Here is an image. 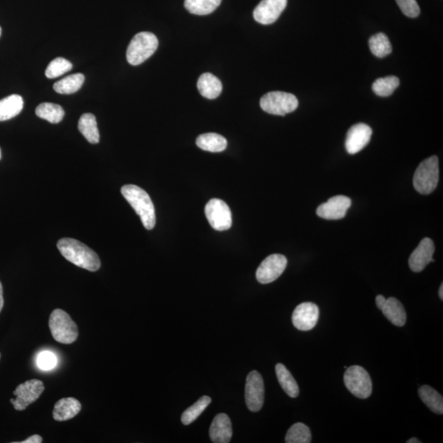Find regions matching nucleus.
Instances as JSON below:
<instances>
[{"label": "nucleus", "mask_w": 443, "mask_h": 443, "mask_svg": "<svg viewBox=\"0 0 443 443\" xmlns=\"http://www.w3.org/2000/svg\"><path fill=\"white\" fill-rule=\"evenodd\" d=\"M80 133L90 143L97 144L99 142V133L97 119L92 114H84L80 116L78 122Z\"/></svg>", "instance_id": "obj_23"}, {"label": "nucleus", "mask_w": 443, "mask_h": 443, "mask_svg": "<svg viewBox=\"0 0 443 443\" xmlns=\"http://www.w3.org/2000/svg\"><path fill=\"white\" fill-rule=\"evenodd\" d=\"M64 110L60 105L53 103H42L36 109V114L39 118L56 124L63 120Z\"/></svg>", "instance_id": "obj_28"}, {"label": "nucleus", "mask_w": 443, "mask_h": 443, "mask_svg": "<svg viewBox=\"0 0 443 443\" xmlns=\"http://www.w3.org/2000/svg\"><path fill=\"white\" fill-rule=\"evenodd\" d=\"M1 33H2V29L1 28H0V36H1Z\"/></svg>", "instance_id": "obj_42"}, {"label": "nucleus", "mask_w": 443, "mask_h": 443, "mask_svg": "<svg viewBox=\"0 0 443 443\" xmlns=\"http://www.w3.org/2000/svg\"><path fill=\"white\" fill-rule=\"evenodd\" d=\"M211 441L215 443L230 442L233 437V427L229 417L221 413L214 417L210 429Z\"/></svg>", "instance_id": "obj_17"}, {"label": "nucleus", "mask_w": 443, "mask_h": 443, "mask_svg": "<svg viewBox=\"0 0 443 443\" xmlns=\"http://www.w3.org/2000/svg\"><path fill=\"white\" fill-rule=\"evenodd\" d=\"M123 198L140 216L145 229L154 228L156 216L154 206L147 191L135 185H125L121 189Z\"/></svg>", "instance_id": "obj_2"}, {"label": "nucleus", "mask_w": 443, "mask_h": 443, "mask_svg": "<svg viewBox=\"0 0 443 443\" xmlns=\"http://www.w3.org/2000/svg\"><path fill=\"white\" fill-rule=\"evenodd\" d=\"M419 396L424 403L436 414L442 415V396L430 386H422L419 389Z\"/></svg>", "instance_id": "obj_25"}, {"label": "nucleus", "mask_w": 443, "mask_h": 443, "mask_svg": "<svg viewBox=\"0 0 443 443\" xmlns=\"http://www.w3.org/2000/svg\"><path fill=\"white\" fill-rule=\"evenodd\" d=\"M320 318L319 307L312 302H305L296 307L293 314V324L301 331L313 329Z\"/></svg>", "instance_id": "obj_12"}, {"label": "nucleus", "mask_w": 443, "mask_h": 443, "mask_svg": "<svg viewBox=\"0 0 443 443\" xmlns=\"http://www.w3.org/2000/svg\"><path fill=\"white\" fill-rule=\"evenodd\" d=\"M205 211L206 218L215 230L226 231L231 228L233 224L231 210L224 200H210L206 205Z\"/></svg>", "instance_id": "obj_9"}, {"label": "nucleus", "mask_w": 443, "mask_h": 443, "mask_svg": "<svg viewBox=\"0 0 443 443\" xmlns=\"http://www.w3.org/2000/svg\"><path fill=\"white\" fill-rule=\"evenodd\" d=\"M406 442L407 443H421V441L415 439H415H411L410 440H408Z\"/></svg>", "instance_id": "obj_39"}, {"label": "nucleus", "mask_w": 443, "mask_h": 443, "mask_svg": "<svg viewBox=\"0 0 443 443\" xmlns=\"http://www.w3.org/2000/svg\"><path fill=\"white\" fill-rule=\"evenodd\" d=\"M4 305V295H3V286L1 281H0V313H1L3 307Z\"/></svg>", "instance_id": "obj_38"}, {"label": "nucleus", "mask_w": 443, "mask_h": 443, "mask_svg": "<svg viewBox=\"0 0 443 443\" xmlns=\"http://www.w3.org/2000/svg\"><path fill=\"white\" fill-rule=\"evenodd\" d=\"M439 297L441 300H443V285L442 284L439 291Z\"/></svg>", "instance_id": "obj_40"}, {"label": "nucleus", "mask_w": 443, "mask_h": 443, "mask_svg": "<svg viewBox=\"0 0 443 443\" xmlns=\"http://www.w3.org/2000/svg\"><path fill=\"white\" fill-rule=\"evenodd\" d=\"M44 391L42 381L31 380L19 384L13 392L16 399H11L10 402L14 409L18 411L26 410L27 408L39 399Z\"/></svg>", "instance_id": "obj_8"}, {"label": "nucleus", "mask_w": 443, "mask_h": 443, "mask_svg": "<svg viewBox=\"0 0 443 443\" xmlns=\"http://www.w3.org/2000/svg\"><path fill=\"white\" fill-rule=\"evenodd\" d=\"M245 403L253 412H258L263 407L265 385L263 377L257 371H251L246 377Z\"/></svg>", "instance_id": "obj_11"}, {"label": "nucleus", "mask_w": 443, "mask_h": 443, "mask_svg": "<svg viewBox=\"0 0 443 443\" xmlns=\"http://www.w3.org/2000/svg\"><path fill=\"white\" fill-rule=\"evenodd\" d=\"M381 310L392 324L399 327L406 324V312L404 306L394 297H390V298L386 300L385 304Z\"/></svg>", "instance_id": "obj_19"}, {"label": "nucleus", "mask_w": 443, "mask_h": 443, "mask_svg": "<svg viewBox=\"0 0 443 443\" xmlns=\"http://www.w3.org/2000/svg\"><path fill=\"white\" fill-rule=\"evenodd\" d=\"M285 442L286 443L311 442V434L309 427L302 424V423H296L286 432Z\"/></svg>", "instance_id": "obj_32"}, {"label": "nucleus", "mask_w": 443, "mask_h": 443, "mask_svg": "<svg viewBox=\"0 0 443 443\" xmlns=\"http://www.w3.org/2000/svg\"><path fill=\"white\" fill-rule=\"evenodd\" d=\"M196 145L201 150L218 153L228 147V142L223 135L217 133H205L199 135L196 140Z\"/></svg>", "instance_id": "obj_22"}, {"label": "nucleus", "mask_w": 443, "mask_h": 443, "mask_svg": "<svg viewBox=\"0 0 443 443\" xmlns=\"http://www.w3.org/2000/svg\"><path fill=\"white\" fill-rule=\"evenodd\" d=\"M0 356H1V355H0Z\"/></svg>", "instance_id": "obj_43"}, {"label": "nucleus", "mask_w": 443, "mask_h": 443, "mask_svg": "<svg viewBox=\"0 0 443 443\" xmlns=\"http://www.w3.org/2000/svg\"><path fill=\"white\" fill-rule=\"evenodd\" d=\"M351 205V200L345 195H336L317 209L319 217L329 220L344 219Z\"/></svg>", "instance_id": "obj_14"}, {"label": "nucleus", "mask_w": 443, "mask_h": 443, "mask_svg": "<svg viewBox=\"0 0 443 443\" xmlns=\"http://www.w3.org/2000/svg\"><path fill=\"white\" fill-rule=\"evenodd\" d=\"M73 68V64L68 60L59 57L53 60L49 63L47 70H45V75L49 79H54L67 73Z\"/></svg>", "instance_id": "obj_33"}, {"label": "nucleus", "mask_w": 443, "mask_h": 443, "mask_svg": "<svg viewBox=\"0 0 443 443\" xmlns=\"http://www.w3.org/2000/svg\"><path fill=\"white\" fill-rule=\"evenodd\" d=\"M288 4V0H262L253 12L256 22L269 25L279 19Z\"/></svg>", "instance_id": "obj_13"}, {"label": "nucleus", "mask_w": 443, "mask_h": 443, "mask_svg": "<svg viewBox=\"0 0 443 443\" xmlns=\"http://www.w3.org/2000/svg\"><path fill=\"white\" fill-rule=\"evenodd\" d=\"M369 45L372 54L377 58H384L392 53L389 39L384 33H377L370 37Z\"/></svg>", "instance_id": "obj_30"}, {"label": "nucleus", "mask_w": 443, "mask_h": 443, "mask_svg": "<svg viewBox=\"0 0 443 443\" xmlns=\"http://www.w3.org/2000/svg\"><path fill=\"white\" fill-rule=\"evenodd\" d=\"M221 2L222 0H185L184 6L191 14L205 16L212 13Z\"/></svg>", "instance_id": "obj_27"}, {"label": "nucleus", "mask_w": 443, "mask_h": 443, "mask_svg": "<svg viewBox=\"0 0 443 443\" xmlns=\"http://www.w3.org/2000/svg\"><path fill=\"white\" fill-rule=\"evenodd\" d=\"M386 298L384 296L382 295H379L376 297V305L377 306V308H379L380 310H382V307H384L385 302H386Z\"/></svg>", "instance_id": "obj_37"}, {"label": "nucleus", "mask_w": 443, "mask_h": 443, "mask_svg": "<svg viewBox=\"0 0 443 443\" xmlns=\"http://www.w3.org/2000/svg\"><path fill=\"white\" fill-rule=\"evenodd\" d=\"M277 377L283 389L290 397L296 399L300 394L299 387L293 375L283 364H278L275 367Z\"/></svg>", "instance_id": "obj_24"}, {"label": "nucleus", "mask_w": 443, "mask_h": 443, "mask_svg": "<svg viewBox=\"0 0 443 443\" xmlns=\"http://www.w3.org/2000/svg\"><path fill=\"white\" fill-rule=\"evenodd\" d=\"M2 158V153H1V149H0V159H1Z\"/></svg>", "instance_id": "obj_41"}, {"label": "nucleus", "mask_w": 443, "mask_h": 443, "mask_svg": "<svg viewBox=\"0 0 443 443\" xmlns=\"http://www.w3.org/2000/svg\"><path fill=\"white\" fill-rule=\"evenodd\" d=\"M24 107L23 99L21 95H12L0 100V122L16 117Z\"/></svg>", "instance_id": "obj_21"}, {"label": "nucleus", "mask_w": 443, "mask_h": 443, "mask_svg": "<svg viewBox=\"0 0 443 443\" xmlns=\"http://www.w3.org/2000/svg\"><path fill=\"white\" fill-rule=\"evenodd\" d=\"M58 249L63 257L80 268L95 272L99 269L102 262L95 251L83 243L73 238L60 239Z\"/></svg>", "instance_id": "obj_1"}, {"label": "nucleus", "mask_w": 443, "mask_h": 443, "mask_svg": "<svg viewBox=\"0 0 443 443\" xmlns=\"http://www.w3.org/2000/svg\"><path fill=\"white\" fill-rule=\"evenodd\" d=\"M260 107L265 112L284 116L293 113L298 107V99L294 95L283 92H273L260 99Z\"/></svg>", "instance_id": "obj_6"}, {"label": "nucleus", "mask_w": 443, "mask_h": 443, "mask_svg": "<svg viewBox=\"0 0 443 443\" xmlns=\"http://www.w3.org/2000/svg\"><path fill=\"white\" fill-rule=\"evenodd\" d=\"M43 442L42 437L38 435H32L28 437V439L21 442V443H42Z\"/></svg>", "instance_id": "obj_36"}, {"label": "nucleus", "mask_w": 443, "mask_h": 443, "mask_svg": "<svg viewBox=\"0 0 443 443\" xmlns=\"http://www.w3.org/2000/svg\"><path fill=\"white\" fill-rule=\"evenodd\" d=\"M288 265V260L283 255L274 254L268 256L256 271V279L262 284L273 283L283 274Z\"/></svg>", "instance_id": "obj_10"}, {"label": "nucleus", "mask_w": 443, "mask_h": 443, "mask_svg": "<svg viewBox=\"0 0 443 443\" xmlns=\"http://www.w3.org/2000/svg\"><path fill=\"white\" fill-rule=\"evenodd\" d=\"M435 251V245L434 241L430 238L423 239L417 248L413 251L410 256L409 265L413 272L420 273L424 270L426 266L435 262L434 256Z\"/></svg>", "instance_id": "obj_16"}, {"label": "nucleus", "mask_w": 443, "mask_h": 443, "mask_svg": "<svg viewBox=\"0 0 443 443\" xmlns=\"http://www.w3.org/2000/svg\"><path fill=\"white\" fill-rule=\"evenodd\" d=\"M85 77L82 73L68 75L54 85V90L59 94H74L83 87Z\"/></svg>", "instance_id": "obj_26"}, {"label": "nucleus", "mask_w": 443, "mask_h": 443, "mask_svg": "<svg viewBox=\"0 0 443 443\" xmlns=\"http://www.w3.org/2000/svg\"><path fill=\"white\" fill-rule=\"evenodd\" d=\"M344 382L346 389L358 399H366L372 394L371 377L363 367L354 365L346 369Z\"/></svg>", "instance_id": "obj_7"}, {"label": "nucleus", "mask_w": 443, "mask_h": 443, "mask_svg": "<svg viewBox=\"0 0 443 443\" xmlns=\"http://www.w3.org/2000/svg\"><path fill=\"white\" fill-rule=\"evenodd\" d=\"M158 47L159 40L153 33L143 32L135 35L127 50L128 62L133 66L142 64L152 56Z\"/></svg>", "instance_id": "obj_5"}, {"label": "nucleus", "mask_w": 443, "mask_h": 443, "mask_svg": "<svg viewBox=\"0 0 443 443\" xmlns=\"http://www.w3.org/2000/svg\"><path fill=\"white\" fill-rule=\"evenodd\" d=\"M49 330L59 344H72L77 341L78 329L71 317L63 310H54L49 316Z\"/></svg>", "instance_id": "obj_4"}, {"label": "nucleus", "mask_w": 443, "mask_h": 443, "mask_svg": "<svg viewBox=\"0 0 443 443\" xmlns=\"http://www.w3.org/2000/svg\"><path fill=\"white\" fill-rule=\"evenodd\" d=\"M198 87L202 97L209 99L218 98L223 90L221 80L211 73H205L200 75Z\"/></svg>", "instance_id": "obj_20"}, {"label": "nucleus", "mask_w": 443, "mask_h": 443, "mask_svg": "<svg viewBox=\"0 0 443 443\" xmlns=\"http://www.w3.org/2000/svg\"><path fill=\"white\" fill-rule=\"evenodd\" d=\"M396 1L406 16L411 18L419 16L420 8L416 0H396Z\"/></svg>", "instance_id": "obj_34"}, {"label": "nucleus", "mask_w": 443, "mask_h": 443, "mask_svg": "<svg viewBox=\"0 0 443 443\" xmlns=\"http://www.w3.org/2000/svg\"><path fill=\"white\" fill-rule=\"evenodd\" d=\"M400 80L395 75L377 79L372 85L374 92L381 97H389L399 87Z\"/></svg>", "instance_id": "obj_29"}, {"label": "nucleus", "mask_w": 443, "mask_h": 443, "mask_svg": "<svg viewBox=\"0 0 443 443\" xmlns=\"http://www.w3.org/2000/svg\"><path fill=\"white\" fill-rule=\"evenodd\" d=\"M82 405L79 401L73 397H68L56 402L53 411V417L59 422L67 421L78 415Z\"/></svg>", "instance_id": "obj_18"}, {"label": "nucleus", "mask_w": 443, "mask_h": 443, "mask_svg": "<svg viewBox=\"0 0 443 443\" xmlns=\"http://www.w3.org/2000/svg\"><path fill=\"white\" fill-rule=\"evenodd\" d=\"M439 181V161L434 155L423 161L417 168L413 178V186L418 193L429 195L437 188Z\"/></svg>", "instance_id": "obj_3"}, {"label": "nucleus", "mask_w": 443, "mask_h": 443, "mask_svg": "<svg viewBox=\"0 0 443 443\" xmlns=\"http://www.w3.org/2000/svg\"><path fill=\"white\" fill-rule=\"evenodd\" d=\"M57 365V358L52 352L43 351L37 357V365L40 369L49 370Z\"/></svg>", "instance_id": "obj_35"}, {"label": "nucleus", "mask_w": 443, "mask_h": 443, "mask_svg": "<svg viewBox=\"0 0 443 443\" xmlns=\"http://www.w3.org/2000/svg\"><path fill=\"white\" fill-rule=\"evenodd\" d=\"M372 131L370 126L357 123L349 129L346 135V149L350 154L359 153L369 144Z\"/></svg>", "instance_id": "obj_15"}, {"label": "nucleus", "mask_w": 443, "mask_h": 443, "mask_svg": "<svg viewBox=\"0 0 443 443\" xmlns=\"http://www.w3.org/2000/svg\"><path fill=\"white\" fill-rule=\"evenodd\" d=\"M211 399L208 396H204L195 402V403L186 409L182 415V423L184 425H189L191 423L198 420L204 411L209 406Z\"/></svg>", "instance_id": "obj_31"}]
</instances>
